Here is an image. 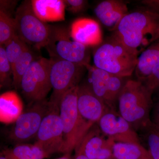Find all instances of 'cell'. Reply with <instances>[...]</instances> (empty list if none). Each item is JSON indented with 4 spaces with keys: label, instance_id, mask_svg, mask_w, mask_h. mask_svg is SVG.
<instances>
[{
    "label": "cell",
    "instance_id": "17",
    "mask_svg": "<svg viewBox=\"0 0 159 159\" xmlns=\"http://www.w3.org/2000/svg\"><path fill=\"white\" fill-rule=\"evenodd\" d=\"M34 13L44 22L64 20L66 6L61 0L31 1Z\"/></svg>",
    "mask_w": 159,
    "mask_h": 159
},
{
    "label": "cell",
    "instance_id": "2",
    "mask_svg": "<svg viewBox=\"0 0 159 159\" xmlns=\"http://www.w3.org/2000/svg\"><path fill=\"white\" fill-rule=\"evenodd\" d=\"M152 93L142 81L127 80L118 97L119 113L140 133L152 122Z\"/></svg>",
    "mask_w": 159,
    "mask_h": 159
},
{
    "label": "cell",
    "instance_id": "24",
    "mask_svg": "<svg viewBox=\"0 0 159 159\" xmlns=\"http://www.w3.org/2000/svg\"><path fill=\"white\" fill-rule=\"evenodd\" d=\"M142 133L144 141L153 159H159V127L152 122L142 130Z\"/></svg>",
    "mask_w": 159,
    "mask_h": 159
},
{
    "label": "cell",
    "instance_id": "31",
    "mask_svg": "<svg viewBox=\"0 0 159 159\" xmlns=\"http://www.w3.org/2000/svg\"><path fill=\"white\" fill-rule=\"evenodd\" d=\"M152 109V121L159 127V100Z\"/></svg>",
    "mask_w": 159,
    "mask_h": 159
},
{
    "label": "cell",
    "instance_id": "15",
    "mask_svg": "<svg viewBox=\"0 0 159 159\" xmlns=\"http://www.w3.org/2000/svg\"><path fill=\"white\" fill-rule=\"evenodd\" d=\"M72 39L87 47L99 46L102 43V34L99 24L91 19L75 20L71 26Z\"/></svg>",
    "mask_w": 159,
    "mask_h": 159
},
{
    "label": "cell",
    "instance_id": "16",
    "mask_svg": "<svg viewBox=\"0 0 159 159\" xmlns=\"http://www.w3.org/2000/svg\"><path fill=\"white\" fill-rule=\"evenodd\" d=\"M94 12L100 22L112 29H116L121 20L129 13L126 4L116 0L101 2L94 9Z\"/></svg>",
    "mask_w": 159,
    "mask_h": 159
},
{
    "label": "cell",
    "instance_id": "29",
    "mask_svg": "<svg viewBox=\"0 0 159 159\" xmlns=\"http://www.w3.org/2000/svg\"><path fill=\"white\" fill-rule=\"evenodd\" d=\"M74 150H75V153L74 159H90L85 154L83 139Z\"/></svg>",
    "mask_w": 159,
    "mask_h": 159
},
{
    "label": "cell",
    "instance_id": "8",
    "mask_svg": "<svg viewBox=\"0 0 159 159\" xmlns=\"http://www.w3.org/2000/svg\"><path fill=\"white\" fill-rule=\"evenodd\" d=\"M51 59L50 79L53 92L49 102L59 107L64 94L70 89L79 85L84 69L86 68L81 65L63 60Z\"/></svg>",
    "mask_w": 159,
    "mask_h": 159
},
{
    "label": "cell",
    "instance_id": "32",
    "mask_svg": "<svg viewBox=\"0 0 159 159\" xmlns=\"http://www.w3.org/2000/svg\"><path fill=\"white\" fill-rule=\"evenodd\" d=\"M55 159H74V157H72L71 156V153H67L64 155L63 156L60 157Z\"/></svg>",
    "mask_w": 159,
    "mask_h": 159
},
{
    "label": "cell",
    "instance_id": "34",
    "mask_svg": "<svg viewBox=\"0 0 159 159\" xmlns=\"http://www.w3.org/2000/svg\"><path fill=\"white\" fill-rule=\"evenodd\" d=\"M111 159H116V158H115L113 157Z\"/></svg>",
    "mask_w": 159,
    "mask_h": 159
},
{
    "label": "cell",
    "instance_id": "6",
    "mask_svg": "<svg viewBox=\"0 0 159 159\" xmlns=\"http://www.w3.org/2000/svg\"><path fill=\"white\" fill-rule=\"evenodd\" d=\"M70 31L65 27L51 25L49 40L45 48L51 58L63 60L81 65L89 64L88 47L70 39Z\"/></svg>",
    "mask_w": 159,
    "mask_h": 159
},
{
    "label": "cell",
    "instance_id": "4",
    "mask_svg": "<svg viewBox=\"0 0 159 159\" xmlns=\"http://www.w3.org/2000/svg\"><path fill=\"white\" fill-rule=\"evenodd\" d=\"M78 86L68 91L60 103L59 115L63 128L64 140L62 153L64 154L71 153L93 126L82 119L78 111Z\"/></svg>",
    "mask_w": 159,
    "mask_h": 159
},
{
    "label": "cell",
    "instance_id": "5",
    "mask_svg": "<svg viewBox=\"0 0 159 159\" xmlns=\"http://www.w3.org/2000/svg\"><path fill=\"white\" fill-rule=\"evenodd\" d=\"M16 34L28 46L39 50L48 42L51 25L39 19L34 13L31 2H23L16 9L15 16Z\"/></svg>",
    "mask_w": 159,
    "mask_h": 159
},
{
    "label": "cell",
    "instance_id": "33",
    "mask_svg": "<svg viewBox=\"0 0 159 159\" xmlns=\"http://www.w3.org/2000/svg\"><path fill=\"white\" fill-rule=\"evenodd\" d=\"M0 159H7L6 158V157L4 156V155H2L1 156V157H0Z\"/></svg>",
    "mask_w": 159,
    "mask_h": 159
},
{
    "label": "cell",
    "instance_id": "18",
    "mask_svg": "<svg viewBox=\"0 0 159 159\" xmlns=\"http://www.w3.org/2000/svg\"><path fill=\"white\" fill-rule=\"evenodd\" d=\"M159 64V39L150 45L138 57L135 74L138 80L143 82Z\"/></svg>",
    "mask_w": 159,
    "mask_h": 159
},
{
    "label": "cell",
    "instance_id": "19",
    "mask_svg": "<svg viewBox=\"0 0 159 159\" xmlns=\"http://www.w3.org/2000/svg\"><path fill=\"white\" fill-rule=\"evenodd\" d=\"M23 105L15 92L9 91L0 96V120L9 124L15 122L23 113Z\"/></svg>",
    "mask_w": 159,
    "mask_h": 159
},
{
    "label": "cell",
    "instance_id": "1",
    "mask_svg": "<svg viewBox=\"0 0 159 159\" xmlns=\"http://www.w3.org/2000/svg\"><path fill=\"white\" fill-rule=\"evenodd\" d=\"M114 36L137 55L159 39V13L148 9L129 13Z\"/></svg>",
    "mask_w": 159,
    "mask_h": 159
},
{
    "label": "cell",
    "instance_id": "28",
    "mask_svg": "<svg viewBox=\"0 0 159 159\" xmlns=\"http://www.w3.org/2000/svg\"><path fill=\"white\" fill-rule=\"evenodd\" d=\"M64 2L69 11L75 13L83 10L87 3V1L83 0H66Z\"/></svg>",
    "mask_w": 159,
    "mask_h": 159
},
{
    "label": "cell",
    "instance_id": "30",
    "mask_svg": "<svg viewBox=\"0 0 159 159\" xmlns=\"http://www.w3.org/2000/svg\"><path fill=\"white\" fill-rule=\"evenodd\" d=\"M142 2L148 7L150 10L159 13V1L146 0L142 1Z\"/></svg>",
    "mask_w": 159,
    "mask_h": 159
},
{
    "label": "cell",
    "instance_id": "21",
    "mask_svg": "<svg viewBox=\"0 0 159 159\" xmlns=\"http://www.w3.org/2000/svg\"><path fill=\"white\" fill-rule=\"evenodd\" d=\"M2 155L7 159H44L49 157L34 144H20L3 151Z\"/></svg>",
    "mask_w": 159,
    "mask_h": 159
},
{
    "label": "cell",
    "instance_id": "7",
    "mask_svg": "<svg viewBox=\"0 0 159 159\" xmlns=\"http://www.w3.org/2000/svg\"><path fill=\"white\" fill-rule=\"evenodd\" d=\"M51 64V58L35 59L23 76L20 88L30 102L44 100L52 89L50 79Z\"/></svg>",
    "mask_w": 159,
    "mask_h": 159
},
{
    "label": "cell",
    "instance_id": "22",
    "mask_svg": "<svg viewBox=\"0 0 159 159\" xmlns=\"http://www.w3.org/2000/svg\"><path fill=\"white\" fill-rule=\"evenodd\" d=\"M35 60L32 51L29 47L15 64L12 69V85L16 89L20 88L23 76Z\"/></svg>",
    "mask_w": 159,
    "mask_h": 159
},
{
    "label": "cell",
    "instance_id": "26",
    "mask_svg": "<svg viewBox=\"0 0 159 159\" xmlns=\"http://www.w3.org/2000/svg\"><path fill=\"white\" fill-rule=\"evenodd\" d=\"M12 68L6 56L4 45L0 46V84L1 87L10 84Z\"/></svg>",
    "mask_w": 159,
    "mask_h": 159
},
{
    "label": "cell",
    "instance_id": "12",
    "mask_svg": "<svg viewBox=\"0 0 159 159\" xmlns=\"http://www.w3.org/2000/svg\"><path fill=\"white\" fill-rule=\"evenodd\" d=\"M97 123L102 133L116 142L141 144L137 132L113 108L108 107Z\"/></svg>",
    "mask_w": 159,
    "mask_h": 159
},
{
    "label": "cell",
    "instance_id": "9",
    "mask_svg": "<svg viewBox=\"0 0 159 159\" xmlns=\"http://www.w3.org/2000/svg\"><path fill=\"white\" fill-rule=\"evenodd\" d=\"M36 137L34 145L49 157L54 153H62L64 140L59 107L51 104V109L43 119Z\"/></svg>",
    "mask_w": 159,
    "mask_h": 159
},
{
    "label": "cell",
    "instance_id": "11",
    "mask_svg": "<svg viewBox=\"0 0 159 159\" xmlns=\"http://www.w3.org/2000/svg\"><path fill=\"white\" fill-rule=\"evenodd\" d=\"M89 71V85L94 94L107 105L113 108L125 83L123 78L111 74L89 64L86 66Z\"/></svg>",
    "mask_w": 159,
    "mask_h": 159
},
{
    "label": "cell",
    "instance_id": "10",
    "mask_svg": "<svg viewBox=\"0 0 159 159\" xmlns=\"http://www.w3.org/2000/svg\"><path fill=\"white\" fill-rule=\"evenodd\" d=\"M31 103L18 118L10 132L9 137L15 142L21 143L36 137L43 119L51 107L46 99Z\"/></svg>",
    "mask_w": 159,
    "mask_h": 159
},
{
    "label": "cell",
    "instance_id": "23",
    "mask_svg": "<svg viewBox=\"0 0 159 159\" xmlns=\"http://www.w3.org/2000/svg\"><path fill=\"white\" fill-rule=\"evenodd\" d=\"M0 46L4 45L16 34L15 20L8 10L0 8Z\"/></svg>",
    "mask_w": 159,
    "mask_h": 159
},
{
    "label": "cell",
    "instance_id": "3",
    "mask_svg": "<svg viewBox=\"0 0 159 159\" xmlns=\"http://www.w3.org/2000/svg\"><path fill=\"white\" fill-rule=\"evenodd\" d=\"M138 57L113 35L98 46L94 51L93 62L98 68L125 77L135 70Z\"/></svg>",
    "mask_w": 159,
    "mask_h": 159
},
{
    "label": "cell",
    "instance_id": "14",
    "mask_svg": "<svg viewBox=\"0 0 159 159\" xmlns=\"http://www.w3.org/2000/svg\"><path fill=\"white\" fill-rule=\"evenodd\" d=\"M93 126L83 139L86 155L90 159H111L116 142L109 137L106 138L100 129Z\"/></svg>",
    "mask_w": 159,
    "mask_h": 159
},
{
    "label": "cell",
    "instance_id": "27",
    "mask_svg": "<svg viewBox=\"0 0 159 159\" xmlns=\"http://www.w3.org/2000/svg\"><path fill=\"white\" fill-rule=\"evenodd\" d=\"M143 83L152 94L155 92L159 93V64L153 69L150 76Z\"/></svg>",
    "mask_w": 159,
    "mask_h": 159
},
{
    "label": "cell",
    "instance_id": "25",
    "mask_svg": "<svg viewBox=\"0 0 159 159\" xmlns=\"http://www.w3.org/2000/svg\"><path fill=\"white\" fill-rule=\"evenodd\" d=\"M4 46L6 50V56L12 69L24 51L29 47L19 37L17 34Z\"/></svg>",
    "mask_w": 159,
    "mask_h": 159
},
{
    "label": "cell",
    "instance_id": "20",
    "mask_svg": "<svg viewBox=\"0 0 159 159\" xmlns=\"http://www.w3.org/2000/svg\"><path fill=\"white\" fill-rule=\"evenodd\" d=\"M113 157L116 159H153L141 144L115 142Z\"/></svg>",
    "mask_w": 159,
    "mask_h": 159
},
{
    "label": "cell",
    "instance_id": "13",
    "mask_svg": "<svg viewBox=\"0 0 159 159\" xmlns=\"http://www.w3.org/2000/svg\"><path fill=\"white\" fill-rule=\"evenodd\" d=\"M77 107L82 119L93 125L98 122L109 107L94 94L87 84L78 86Z\"/></svg>",
    "mask_w": 159,
    "mask_h": 159
}]
</instances>
